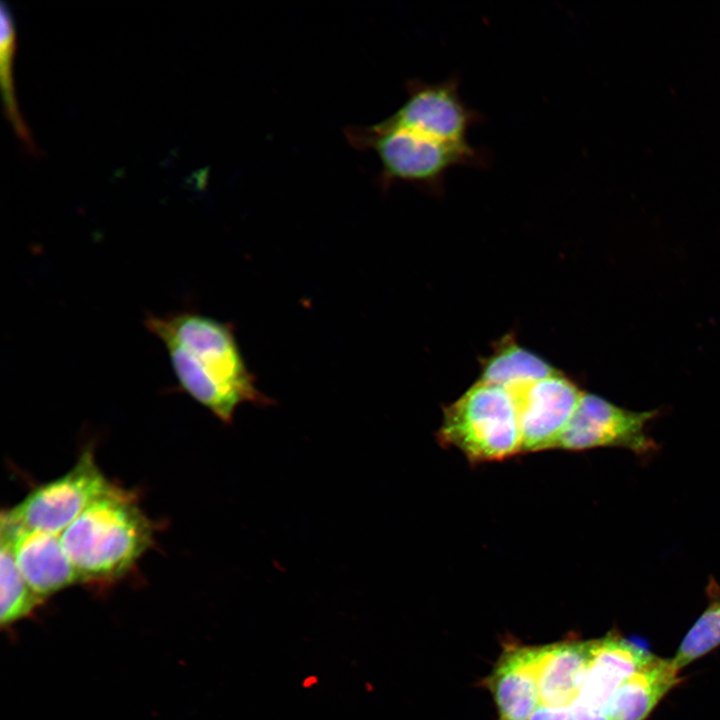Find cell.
<instances>
[{"instance_id":"ba28073f","label":"cell","mask_w":720,"mask_h":720,"mask_svg":"<svg viewBox=\"0 0 720 720\" xmlns=\"http://www.w3.org/2000/svg\"><path fill=\"white\" fill-rule=\"evenodd\" d=\"M506 389L518 411L521 452L558 448L584 393L559 372Z\"/></svg>"},{"instance_id":"5bb4252c","label":"cell","mask_w":720,"mask_h":720,"mask_svg":"<svg viewBox=\"0 0 720 720\" xmlns=\"http://www.w3.org/2000/svg\"><path fill=\"white\" fill-rule=\"evenodd\" d=\"M558 373L551 365L511 339L503 340L483 365L481 382L510 388Z\"/></svg>"},{"instance_id":"5b68a950","label":"cell","mask_w":720,"mask_h":720,"mask_svg":"<svg viewBox=\"0 0 720 720\" xmlns=\"http://www.w3.org/2000/svg\"><path fill=\"white\" fill-rule=\"evenodd\" d=\"M113 487L96 463L93 450L86 448L69 471L31 490L18 504L2 511L1 517L28 529L61 535Z\"/></svg>"},{"instance_id":"7a4b0ae2","label":"cell","mask_w":720,"mask_h":720,"mask_svg":"<svg viewBox=\"0 0 720 720\" xmlns=\"http://www.w3.org/2000/svg\"><path fill=\"white\" fill-rule=\"evenodd\" d=\"M154 528L136 496L114 486L60 535L81 581H110L126 574L152 546Z\"/></svg>"},{"instance_id":"52a82bcc","label":"cell","mask_w":720,"mask_h":720,"mask_svg":"<svg viewBox=\"0 0 720 720\" xmlns=\"http://www.w3.org/2000/svg\"><path fill=\"white\" fill-rule=\"evenodd\" d=\"M406 91V100L386 118L390 123L447 143L471 145L468 132L483 118L463 100L457 76L437 82L410 80Z\"/></svg>"},{"instance_id":"7c38bea8","label":"cell","mask_w":720,"mask_h":720,"mask_svg":"<svg viewBox=\"0 0 720 720\" xmlns=\"http://www.w3.org/2000/svg\"><path fill=\"white\" fill-rule=\"evenodd\" d=\"M499 720H529L536 709L532 646H510L487 680Z\"/></svg>"},{"instance_id":"8fae6325","label":"cell","mask_w":720,"mask_h":720,"mask_svg":"<svg viewBox=\"0 0 720 720\" xmlns=\"http://www.w3.org/2000/svg\"><path fill=\"white\" fill-rule=\"evenodd\" d=\"M589 647L590 641L578 640L532 646L536 708L568 710L577 697L588 662Z\"/></svg>"},{"instance_id":"6da1fadb","label":"cell","mask_w":720,"mask_h":720,"mask_svg":"<svg viewBox=\"0 0 720 720\" xmlns=\"http://www.w3.org/2000/svg\"><path fill=\"white\" fill-rule=\"evenodd\" d=\"M146 328L161 340L179 388L230 424L243 403L267 405L256 386L231 326L194 311L148 314Z\"/></svg>"},{"instance_id":"ac0fdd59","label":"cell","mask_w":720,"mask_h":720,"mask_svg":"<svg viewBox=\"0 0 720 720\" xmlns=\"http://www.w3.org/2000/svg\"><path fill=\"white\" fill-rule=\"evenodd\" d=\"M529 720H574L572 714L564 708L537 707Z\"/></svg>"},{"instance_id":"8992f818","label":"cell","mask_w":720,"mask_h":720,"mask_svg":"<svg viewBox=\"0 0 720 720\" xmlns=\"http://www.w3.org/2000/svg\"><path fill=\"white\" fill-rule=\"evenodd\" d=\"M658 414V410H628L595 394L584 393L558 448L585 451L611 447L648 456L659 449L646 430Z\"/></svg>"},{"instance_id":"9c48e42d","label":"cell","mask_w":720,"mask_h":720,"mask_svg":"<svg viewBox=\"0 0 720 720\" xmlns=\"http://www.w3.org/2000/svg\"><path fill=\"white\" fill-rule=\"evenodd\" d=\"M653 657L617 636L590 640L589 657L576 699L574 720H608L611 701L623 681Z\"/></svg>"},{"instance_id":"e0dca14e","label":"cell","mask_w":720,"mask_h":720,"mask_svg":"<svg viewBox=\"0 0 720 720\" xmlns=\"http://www.w3.org/2000/svg\"><path fill=\"white\" fill-rule=\"evenodd\" d=\"M1 624L10 625L29 615L39 604V598L19 570L12 551L0 540Z\"/></svg>"},{"instance_id":"30bf717a","label":"cell","mask_w":720,"mask_h":720,"mask_svg":"<svg viewBox=\"0 0 720 720\" xmlns=\"http://www.w3.org/2000/svg\"><path fill=\"white\" fill-rule=\"evenodd\" d=\"M0 531L23 577L39 598L81 581L60 535L28 529L3 517Z\"/></svg>"},{"instance_id":"277c9868","label":"cell","mask_w":720,"mask_h":720,"mask_svg":"<svg viewBox=\"0 0 720 720\" xmlns=\"http://www.w3.org/2000/svg\"><path fill=\"white\" fill-rule=\"evenodd\" d=\"M437 435L473 464L514 456L521 452V433L513 395L479 381L445 408Z\"/></svg>"},{"instance_id":"2e32d148","label":"cell","mask_w":720,"mask_h":720,"mask_svg":"<svg viewBox=\"0 0 720 720\" xmlns=\"http://www.w3.org/2000/svg\"><path fill=\"white\" fill-rule=\"evenodd\" d=\"M1 86L3 92L4 107L7 117L16 133V136L24 143L26 149L32 154L37 153V148L32 140L29 129L26 126L18 109L14 78L13 60L16 52V32L12 12L9 6L1 4Z\"/></svg>"},{"instance_id":"4fadbf2b","label":"cell","mask_w":720,"mask_h":720,"mask_svg":"<svg viewBox=\"0 0 720 720\" xmlns=\"http://www.w3.org/2000/svg\"><path fill=\"white\" fill-rule=\"evenodd\" d=\"M678 672L671 659L653 655L620 685L609 706L608 720H645L679 683Z\"/></svg>"},{"instance_id":"3957f363","label":"cell","mask_w":720,"mask_h":720,"mask_svg":"<svg viewBox=\"0 0 720 720\" xmlns=\"http://www.w3.org/2000/svg\"><path fill=\"white\" fill-rule=\"evenodd\" d=\"M350 144L373 150L381 163L382 185L413 184L432 195L444 191L448 171L458 166L484 167L488 157L473 145L447 143L384 119L346 130Z\"/></svg>"},{"instance_id":"9a60e30c","label":"cell","mask_w":720,"mask_h":720,"mask_svg":"<svg viewBox=\"0 0 720 720\" xmlns=\"http://www.w3.org/2000/svg\"><path fill=\"white\" fill-rule=\"evenodd\" d=\"M706 592L709 602L680 643L671 659L677 671L720 645V586L710 576Z\"/></svg>"}]
</instances>
